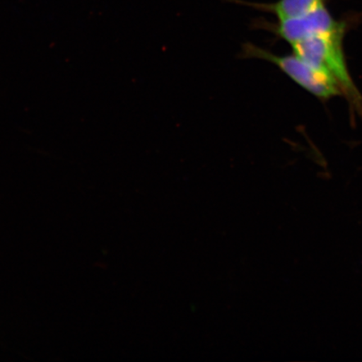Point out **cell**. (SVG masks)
Segmentation results:
<instances>
[{
	"label": "cell",
	"instance_id": "cell-1",
	"mask_svg": "<svg viewBox=\"0 0 362 362\" xmlns=\"http://www.w3.org/2000/svg\"><path fill=\"white\" fill-rule=\"evenodd\" d=\"M346 26L334 33L315 36L292 45L293 54L336 81L341 93L357 112H362V97L347 69L343 52Z\"/></svg>",
	"mask_w": 362,
	"mask_h": 362
},
{
	"label": "cell",
	"instance_id": "cell-2",
	"mask_svg": "<svg viewBox=\"0 0 362 362\" xmlns=\"http://www.w3.org/2000/svg\"><path fill=\"white\" fill-rule=\"evenodd\" d=\"M243 55L247 58L259 59L273 63L307 92L323 100L341 93L336 81L332 76L311 66L296 54L288 56L274 55L273 52L247 43L243 45Z\"/></svg>",
	"mask_w": 362,
	"mask_h": 362
},
{
	"label": "cell",
	"instance_id": "cell-3",
	"mask_svg": "<svg viewBox=\"0 0 362 362\" xmlns=\"http://www.w3.org/2000/svg\"><path fill=\"white\" fill-rule=\"evenodd\" d=\"M345 26L343 22L334 20L322 4L306 15L279 21L274 33L292 45L315 36L334 33Z\"/></svg>",
	"mask_w": 362,
	"mask_h": 362
},
{
	"label": "cell",
	"instance_id": "cell-4",
	"mask_svg": "<svg viewBox=\"0 0 362 362\" xmlns=\"http://www.w3.org/2000/svg\"><path fill=\"white\" fill-rule=\"evenodd\" d=\"M322 4L325 0H279L269 6H262L261 8L273 13L279 21H284L306 15Z\"/></svg>",
	"mask_w": 362,
	"mask_h": 362
}]
</instances>
